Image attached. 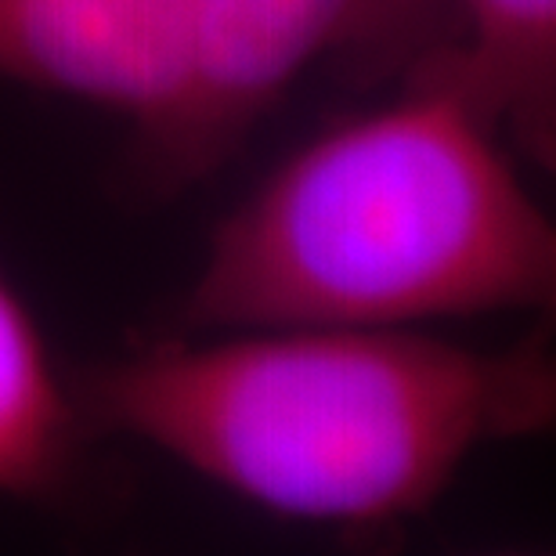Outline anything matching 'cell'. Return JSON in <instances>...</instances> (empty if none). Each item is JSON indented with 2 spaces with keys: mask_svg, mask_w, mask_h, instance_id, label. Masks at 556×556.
Here are the masks:
<instances>
[{
  "mask_svg": "<svg viewBox=\"0 0 556 556\" xmlns=\"http://www.w3.org/2000/svg\"><path fill=\"white\" fill-rule=\"evenodd\" d=\"M94 438H130L278 520L394 535L477 452L546 433V332L470 348L430 329L282 326L170 332L87 365Z\"/></svg>",
  "mask_w": 556,
  "mask_h": 556,
  "instance_id": "6da1fadb",
  "label": "cell"
},
{
  "mask_svg": "<svg viewBox=\"0 0 556 556\" xmlns=\"http://www.w3.org/2000/svg\"><path fill=\"white\" fill-rule=\"evenodd\" d=\"M556 228L452 43L289 152L210 236L174 332L427 329L553 311Z\"/></svg>",
  "mask_w": 556,
  "mask_h": 556,
  "instance_id": "7a4b0ae2",
  "label": "cell"
},
{
  "mask_svg": "<svg viewBox=\"0 0 556 556\" xmlns=\"http://www.w3.org/2000/svg\"><path fill=\"white\" fill-rule=\"evenodd\" d=\"M448 43L452 0H192L181 109L127 170L141 195H181L236 160L315 70L405 76Z\"/></svg>",
  "mask_w": 556,
  "mask_h": 556,
  "instance_id": "3957f363",
  "label": "cell"
},
{
  "mask_svg": "<svg viewBox=\"0 0 556 556\" xmlns=\"http://www.w3.org/2000/svg\"><path fill=\"white\" fill-rule=\"evenodd\" d=\"M188 43L192 0H0V84L119 116L130 163L181 109Z\"/></svg>",
  "mask_w": 556,
  "mask_h": 556,
  "instance_id": "277c9868",
  "label": "cell"
},
{
  "mask_svg": "<svg viewBox=\"0 0 556 556\" xmlns=\"http://www.w3.org/2000/svg\"><path fill=\"white\" fill-rule=\"evenodd\" d=\"M91 441L73 376L59 369L29 304L0 271V498L76 506Z\"/></svg>",
  "mask_w": 556,
  "mask_h": 556,
  "instance_id": "5b68a950",
  "label": "cell"
},
{
  "mask_svg": "<svg viewBox=\"0 0 556 556\" xmlns=\"http://www.w3.org/2000/svg\"><path fill=\"white\" fill-rule=\"evenodd\" d=\"M452 59L509 149L556 163V0H452Z\"/></svg>",
  "mask_w": 556,
  "mask_h": 556,
  "instance_id": "8992f818",
  "label": "cell"
}]
</instances>
